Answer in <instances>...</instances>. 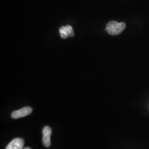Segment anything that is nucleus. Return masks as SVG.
<instances>
[{"mask_svg": "<svg viewBox=\"0 0 149 149\" xmlns=\"http://www.w3.org/2000/svg\"><path fill=\"white\" fill-rule=\"evenodd\" d=\"M24 149H31V148H24Z\"/></svg>", "mask_w": 149, "mask_h": 149, "instance_id": "423d86ee", "label": "nucleus"}, {"mask_svg": "<svg viewBox=\"0 0 149 149\" xmlns=\"http://www.w3.org/2000/svg\"><path fill=\"white\" fill-rule=\"evenodd\" d=\"M52 132L51 128L49 127H45L43 129L42 141L44 145L47 148L50 145V136L52 135Z\"/></svg>", "mask_w": 149, "mask_h": 149, "instance_id": "20e7f679", "label": "nucleus"}, {"mask_svg": "<svg viewBox=\"0 0 149 149\" xmlns=\"http://www.w3.org/2000/svg\"><path fill=\"white\" fill-rule=\"evenodd\" d=\"M32 112V109L29 107L22 108L21 109L12 112L11 117L13 119H18L29 115Z\"/></svg>", "mask_w": 149, "mask_h": 149, "instance_id": "f03ea898", "label": "nucleus"}, {"mask_svg": "<svg viewBox=\"0 0 149 149\" xmlns=\"http://www.w3.org/2000/svg\"><path fill=\"white\" fill-rule=\"evenodd\" d=\"M125 27V23L124 22L118 23L116 21H111L107 24L106 29L110 35L116 36L121 33Z\"/></svg>", "mask_w": 149, "mask_h": 149, "instance_id": "f257e3e1", "label": "nucleus"}, {"mask_svg": "<svg viewBox=\"0 0 149 149\" xmlns=\"http://www.w3.org/2000/svg\"><path fill=\"white\" fill-rule=\"evenodd\" d=\"M59 33L61 37L63 39H66L69 37H72L74 36L73 29L70 25L60 27L59 29Z\"/></svg>", "mask_w": 149, "mask_h": 149, "instance_id": "7ed1b4c3", "label": "nucleus"}, {"mask_svg": "<svg viewBox=\"0 0 149 149\" xmlns=\"http://www.w3.org/2000/svg\"><path fill=\"white\" fill-rule=\"evenodd\" d=\"M24 146V140L21 138L13 139L6 148V149H22Z\"/></svg>", "mask_w": 149, "mask_h": 149, "instance_id": "39448f33", "label": "nucleus"}]
</instances>
